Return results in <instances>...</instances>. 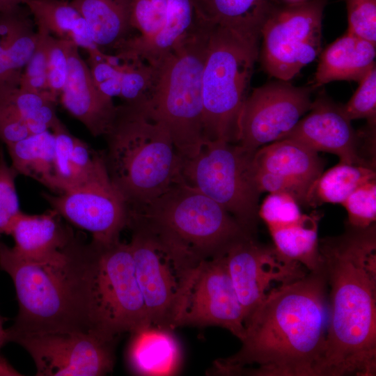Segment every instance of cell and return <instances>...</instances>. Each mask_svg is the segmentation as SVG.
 Wrapping results in <instances>:
<instances>
[{
  "mask_svg": "<svg viewBox=\"0 0 376 376\" xmlns=\"http://www.w3.org/2000/svg\"><path fill=\"white\" fill-rule=\"evenodd\" d=\"M322 267L271 288L244 322L242 347L217 360L212 373L253 376H320L328 324Z\"/></svg>",
  "mask_w": 376,
  "mask_h": 376,
  "instance_id": "obj_1",
  "label": "cell"
},
{
  "mask_svg": "<svg viewBox=\"0 0 376 376\" xmlns=\"http://www.w3.org/2000/svg\"><path fill=\"white\" fill-rule=\"evenodd\" d=\"M319 250L330 287L320 376L375 375V223L319 240Z\"/></svg>",
  "mask_w": 376,
  "mask_h": 376,
  "instance_id": "obj_2",
  "label": "cell"
},
{
  "mask_svg": "<svg viewBox=\"0 0 376 376\" xmlns=\"http://www.w3.org/2000/svg\"><path fill=\"white\" fill-rule=\"evenodd\" d=\"M97 248L74 236L61 259L36 263L0 242V268L11 278L19 304L13 335L98 330L95 298Z\"/></svg>",
  "mask_w": 376,
  "mask_h": 376,
  "instance_id": "obj_3",
  "label": "cell"
},
{
  "mask_svg": "<svg viewBox=\"0 0 376 376\" xmlns=\"http://www.w3.org/2000/svg\"><path fill=\"white\" fill-rule=\"evenodd\" d=\"M104 136L107 174L128 208L155 199L182 179V158L168 130L147 116L138 104L117 106Z\"/></svg>",
  "mask_w": 376,
  "mask_h": 376,
  "instance_id": "obj_4",
  "label": "cell"
},
{
  "mask_svg": "<svg viewBox=\"0 0 376 376\" xmlns=\"http://www.w3.org/2000/svg\"><path fill=\"white\" fill-rule=\"evenodd\" d=\"M211 24L196 17L194 26L157 65L149 98L137 103L168 130L178 155L190 158L204 143L203 71Z\"/></svg>",
  "mask_w": 376,
  "mask_h": 376,
  "instance_id": "obj_5",
  "label": "cell"
},
{
  "mask_svg": "<svg viewBox=\"0 0 376 376\" xmlns=\"http://www.w3.org/2000/svg\"><path fill=\"white\" fill-rule=\"evenodd\" d=\"M129 223L201 260L224 255L236 241L254 235L218 203L182 179L155 199L129 208Z\"/></svg>",
  "mask_w": 376,
  "mask_h": 376,
  "instance_id": "obj_6",
  "label": "cell"
},
{
  "mask_svg": "<svg viewBox=\"0 0 376 376\" xmlns=\"http://www.w3.org/2000/svg\"><path fill=\"white\" fill-rule=\"evenodd\" d=\"M260 39L211 24L203 71L205 141L237 143L240 115L249 94Z\"/></svg>",
  "mask_w": 376,
  "mask_h": 376,
  "instance_id": "obj_7",
  "label": "cell"
},
{
  "mask_svg": "<svg viewBox=\"0 0 376 376\" xmlns=\"http://www.w3.org/2000/svg\"><path fill=\"white\" fill-rule=\"evenodd\" d=\"M129 243L135 274L152 326L180 327L201 260L134 223Z\"/></svg>",
  "mask_w": 376,
  "mask_h": 376,
  "instance_id": "obj_8",
  "label": "cell"
},
{
  "mask_svg": "<svg viewBox=\"0 0 376 376\" xmlns=\"http://www.w3.org/2000/svg\"><path fill=\"white\" fill-rule=\"evenodd\" d=\"M253 153L237 143L205 141L196 155L181 157L180 174L183 181L218 203L255 234L260 194L252 177Z\"/></svg>",
  "mask_w": 376,
  "mask_h": 376,
  "instance_id": "obj_9",
  "label": "cell"
},
{
  "mask_svg": "<svg viewBox=\"0 0 376 376\" xmlns=\"http://www.w3.org/2000/svg\"><path fill=\"white\" fill-rule=\"evenodd\" d=\"M327 0H304L273 7L260 29L264 70L289 81L322 51V26Z\"/></svg>",
  "mask_w": 376,
  "mask_h": 376,
  "instance_id": "obj_10",
  "label": "cell"
},
{
  "mask_svg": "<svg viewBox=\"0 0 376 376\" xmlns=\"http://www.w3.org/2000/svg\"><path fill=\"white\" fill-rule=\"evenodd\" d=\"M97 248L95 298L100 334L116 340L150 326L129 243L92 240Z\"/></svg>",
  "mask_w": 376,
  "mask_h": 376,
  "instance_id": "obj_11",
  "label": "cell"
},
{
  "mask_svg": "<svg viewBox=\"0 0 376 376\" xmlns=\"http://www.w3.org/2000/svg\"><path fill=\"white\" fill-rule=\"evenodd\" d=\"M31 355L39 376H100L112 372L116 340L95 333L55 331L9 336Z\"/></svg>",
  "mask_w": 376,
  "mask_h": 376,
  "instance_id": "obj_12",
  "label": "cell"
},
{
  "mask_svg": "<svg viewBox=\"0 0 376 376\" xmlns=\"http://www.w3.org/2000/svg\"><path fill=\"white\" fill-rule=\"evenodd\" d=\"M313 89L282 80L254 88L242 109L237 144L254 152L285 139L309 111Z\"/></svg>",
  "mask_w": 376,
  "mask_h": 376,
  "instance_id": "obj_13",
  "label": "cell"
},
{
  "mask_svg": "<svg viewBox=\"0 0 376 376\" xmlns=\"http://www.w3.org/2000/svg\"><path fill=\"white\" fill-rule=\"evenodd\" d=\"M223 256L245 321L265 298L272 284L288 283L308 274L301 264L285 258L274 246L257 242L253 235L236 241Z\"/></svg>",
  "mask_w": 376,
  "mask_h": 376,
  "instance_id": "obj_14",
  "label": "cell"
},
{
  "mask_svg": "<svg viewBox=\"0 0 376 376\" xmlns=\"http://www.w3.org/2000/svg\"><path fill=\"white\" fill-rule=\"evenodd\" d=\"M245 315L224 256L203 260L191 289L180 327L218 326L242 340Z\"/></svg>",
  "mask_w": 376,
  "mask_h": 376,
  "instance_id": "obj_15",
  "label": "cell"
},
{
  "mask_svg": "<svg viewBox=\"0 0 376 376\" xmlns=\"http://www.w3.org/2000/svg\"><path fill=\"white\" fill-rule=\"evenodd\" d=\"M42 196L61 217L90 233L95 242L118 240L127 228L128 206L109 178L57 196Z\"/></svg>",
  "mask_w": 376,
  "mask_h": 376,
  "instance_id": "obj_16",
  "label": "cell"
},
{
  "mask_svg": "<svg viewBox=\"0 0 376 376\" xmlns=\"http://www.w3.org/2000/svg\"><path fill=\"white\" fill-rule=\"evenodd\" d=\"M285 138L297 141L317 152L336 155L339 162L375 166L361 156L359 135L343 113L341 104L323 94L312 102L309 111Z\"/></svg>",
  "mask_w": 376,
  "mask_h": 376,
  "instance_id": "obj_17",
  "label": "cell"
},
{
  "mask_svg": "<svg viewBox=\"0 0 376 376\" xmlns=\"http://www.w3.org/2000/svg\"><path fill=\"white\" fill-rule=\"evenodd\" d=\"M68 77L60 94L62 105L93 136H104L112 125L117 106L113 98L97 88L79 47L71 40L68 47Z\"/></svg>",
  "mask_w": 376,
  "mask_h": 376,
  "instance_id": "obj_18",
  "label": "cell"
},
{
  "mask_svg": "<svg viewBox=\"0 0 376 376\" xmlns=\"http://www.w3.org/2000/svg\"><path fill=\"white\" fill-rule=\"evenodd\" d=\"M27 7L0 13V104L19 88L26 65L38 42Z\"/></svg>",
  "mask_w": 376,
  "mask_h": 376,
  "instance_id": "obj_19",
  "label": "cell"
},
{
  "mask_svg": "<svg viewBox=\"0 0 376 376\" xmlns=\"http://www.w3.org/2000/svg\"><path fill=\"white\" fill-rule=\"evenodd\" d=\"M8 235L14 240L13 249L20 257L36 263H52L61 259L65 247L75 236L54 210L41 214L22 212L13 222Z\"/></svg>",
  "mask_w": 376,
  "mask_h": 376,
  "instance_id": "obj_20",
  "label": "cell"
},
{
  "mask_svg": "<svg viewBox=\"0 0 376 376\" xmlns=\"http://www.w3.org/2000/svg\"><path fill=\"white\" fill-rule=\"evenodd\" d=\"M56 140L58 194L99 182L109 175L103 152L72 134L60 120L51 130Z\"/></svg>",
  "mask_w": 376,
  "mask_h": 376,
  "instance_id": "obj_21",
  "label": "cell"
},
{
  "mask_svg": "<svg viewBox=\"0 0 376 376\" xmlns=\"http://www.w3.org/2000/svg\"><path fill=\"white\" fill-rule=\"evenodd\" d=\"M172 330L152 325L130 332L126 361L138 375H173L181 363L180 343Z\"/></svg>",
  "mask_w": 376,
  "mask_h": 376,
  "instance_id": "obj_22",
  "label": "cell"
},
{
  "mask_svg": "<svg viewBox=\"0 0 376 376\" xmlns=\"http://www.w3.org/2000/svg\"><path fill=\"white\" fill-rule=\"evenodd\" d=\"M376 45L347 31L321 51L313 88L334 81L359 82L375 65Z\"/></svg>",
  "mask_w": 376,
  "mask_h": 376,
  "instance_id": "obj_23",
  "label": "cell"
},
{
  "mask_svg": "<svg viewBox=\"0 0 376 376\" xmlns=\"http://www.w3.org/2000/svg\"><path fill=\"white\" fill-rule=\"evenodd\" d=\"M251 167L311 185L323 172L318 152L301 143L285 138L259 148L253 154Z\"/></svg>",
  "mask_w": 376,
  "mask_h": 376,
  "instance_id": "obj_24",
  "label": "cell"
},
{
  "mask_svg": "<svg viewBox=\"0 0 376 376\" xmlns=\"http://www.w3.org/2000/svg\"><path fill=\"white\" fill-rule=\"evenodd\" d=\"M84 18L94 43L116 50L130 37V0H71Z\"/></svg>",
  "mask_w": 376,
  "mask_h": 376,
  "instance_id": "obj_25",
  "label": "cell"
},
{
  "mask_svg": "<svg viewBox=\"0 0 376 376\" xmlns=\"http://www.w3.org/2000/svg\"><path fill=\"white\" fill-rule=\"evenodd\" d=\"M196 17L260 37V29L275 6L270 0H191Z\"/></svg>",
  "mask_w": 376,
  "mask_h": 376,
  "instance_id": "obj_26",
  "label": "cell"
},
{
  "mask_svg": "<svg viewBox=\"0 0 376 376\" xmlns=\"http://www.w3.org/2000/svg\"><path fill=\"white\" fill-rule=\"evenodd\" d=\"M11 166L52 191L56 188V140L52 132L33 134L6 146Z\"/></svg>",
  "mask_w": 376,
  "mask_h": 376,
  "instance_id": "obj_27",
  "label": "cell"
},
{
  "mask_svg": "<svg viewBox=\"0 0 376 376\" xmlns=\"http://www.w3.org/2000/svg\"><path fill=\"white\" fill-rule=\"evenodd\" d=\"M320 217L317 212L303 214L296 223L269 230L276 250L285 258L301 264L309 272L323 267L318 233Z\"/></svg>",
  "mask_w": 376,
  "mask_h": 376,
  "instance_id": "obj_28",
  "label": "cell"
},
{
  "mask_svg": "<svg viewBox=\"0 0 376 376\" xmlns=\"http://www.w3.org/2000/svg\"><path fill=\"white\" fill-rule=\"evenodd\" d=\"M374 179H376V173L373 168L339 162L322 172L311 185L306 205L342 204L358 187Z\"/></svg>",
  "mask_w": 376,
  "mask_h": 376,
  "instance_id": "obj_29",
  "label": "cell"
},
{
  "mask_svg": "<svg viewBox=\"0 0 376 376\" xmlns=\"http://www.w3.org/2000/svg\"><path fill=\"white\" fill-rule=\"evenodd\" d=\"M29 9L38 31L71 40L73 33L86 22L68 0H29Z\"/></svg>",
  "mask_w": 376,
  "mask_h": 376,
  "instance_id": "obj_30",
  "label": "cell"
},
{
  "mask_svg": "<svg viewBox=\"0 0 376 376\" xmlns=\"http://www.w3.org/2000/svg\"><path fill=\"white\" fill-rule=\"evenodd\" d=\"M56 99L49 92L19 88L8 100L17 109L33 134L52 130L60 121L56 112Z\"/></svg>",
  "mask_w": 376,
  "mask_h": 376,
  "instance_id": "obj_31",
  "label": "cell"
},
{
  "mask_svg": "<svg viewBox=\"0 0 376 376\" xmlns=\"http://www.w3.org/2000/svg\"><path fill=\"white\" fill-rule=\"evenodd\" d=\"M117 55L122 61L119 97L122 98L124 102L143 103L146 102L155 87L157 77V67L137 57H125Z\"/></svg>",
  "mask_w": 376,
  "mask_h": 376,
  "instance_id": "obj_32",
  "label": "cell"
},
{
  "mask_svg": "<svg viewBox=\"0 0 376 376\" xmlns=\"http://www.w3.org/2000/svg\"><path fill=\"white\" fill-rule=\"evenodd\" d=\"M179 0H130V24L139 33L136 40L152 38L160 32L173 13Z\"/></svg>",
  "mask_w": 376,
  "mask_h": 376,
  "instance_id": "obj_33",
  "label": "cell"
},
{
  "mask_svg": "<svg viewBox=\"0 0 376 376\" xmlns=\"http://www.w3.org/2000/svg\"><path fill=\"white\" fill-rule=\"evenodd\" d=\"M88 52V65L92 79L97 88L113 98L120 93L121 58L116 54L109 55L98 47Z\"/></svg>",
  "mask_w": 376,
  "mask_h": 376,
  "instance_id": "obj_34",
  "label": "cell"
},
{
  "mask_svg": "<svg viewBox=\"0 0 376 376\" xmlns=\"http://www.w3.org/2000/svg\"><path fill=\"white\" fill-rule=\"evenodd\" d=\"M347 210L351 227L365 228L376 220V179L354 189L341 204Z\"/></svg>",
  "mask_w": 376,
  "mask_h": 376,
  "instance_id": "obj_35",
  "label": "cell"
},
{
  "mask_svg": "<svg viewBox=\"0 0 376 376\" xmlns=\"http://www.w3.org/2000/svg\"><path fill=\"white\" fill-rule=\"evenodd\" d=\"M299 203L285 193H271L258 208V217L268 230L286 226L298 221L302 217Z\"/></svg>",
  "mask_w": 376,
  "mask_h": 376,
  "instance_id": "obj_36",
  "label": "cell"
},
{
  "mask_svg": "<svg viewBox=\"0 0 376 376\" xmlns=\"http://www.w3.org/2000/svg\"><path fill=\"white\" fill-rule=\"evenodd\" d=\"M18 175L8 164L3 150L0 147V236L8 235L11 226L22 212L15 186Z\"/></svg>",
  "mask_w": 376,
  "mask_h": 376,
  "instance_id": "obj_37",
  "label": "cell"
},
{
  "mask_svg": "<svg viewBox=\"0 0 376 376\" xmlns=\"http://www.w3.org/2000/svg\"><path fill=\"white\" fill-rule=\"evenodd\" d=\"M359 83V87L350 100L341 104L342 111L351 121L366 118L369 126L375 127L376 66L374 65Z\"/></svg>",
  "mask_w": 376,
  "mask_h": 376,
  "instance_id": "obj_38",
  "label": "cell"
},
{
  "mask_svg": "<svg viewBox=\"0 0 376 376\" xmlns=\"http://www.w3.org/2000/svg\"><path fill=\"white\" fill-rule=\"evenodd\" d=\"M68 40L47 36V84L49 91L57 98L66 82L68 73Z\"/></svg>",
  "mask_w": 376,
  "mask_h": 376,
  "instance_id": "obj_39",
  "label": "cell"
},
{
  "mask_svg": "<svg viewBox=\"0 0 376 376\" xmlns=\"http://www.w3.org/2000/svg\"><path fill=\"white\" fill-rule=\"evenodd\" d=\"M347 12V31L376 45V0H344Z\"/></svg>",
  "mask_w": 376,
  "mask_h": 376,
  "instance_id": "obj_40",
  "label": "cell"
},
{
  "mask_svg": "<svg viewBox=\"0 0 376 376\" xmlns=\"http://www.w3.org/2000/svg\"><path fill=\"white\" fill-rule=\"evenodd\" d=\"M253 180L260 194L285 193L294 197L299 205H306L311 185L299 180L251 167Z\"/></svg>",
  "mask_w": 376,
  "mask_h": 376,
  "instance_id": "obj_41",
  "label": "cell"
},
{
  "mask_svg": "<svg viewBox=\"0 0 376 376\" xmlns=\"http://www.w3.org/2000/svg\"><path fill=\"white\" fill-rule=\"evenodd\" d=\"M37 32L39 36L38 42L24 68L19 88L40 92H49L47 77V36L49 33L40 31H37Z\"/></svg>",
  "mask_w": 376,
  "mask_h": 376,
  "instance_id": "obj_42",
  "label": "cell"
},
{
  "mask_svg": "<svg viewBox=\"0 0 376 376\" xmlns=\"http://www.w3.org/2000/svg\"><path fill=\"white\" fill-rule=\"evenodd\" d=\"M31 134L15 106L10 100L0 104V141L8 146Z\"/></svg>",
  "mask_w": 376,
  "mask_h": 376,
  "instance_id": "obj_43",
  "label": "cell"
},
{
  "mask_svg": "<svg viewBox=\"0 0 376 376\" xmlns=\"http://www.w3.org/2000/svg\"><path fill=\"white\" fill-rule=\"evenodd\" d=\"M7 342L6 340V329L3 327V323L0 317V349L2 345ZM17 373L11 366H9L0 356V375H18Z\"/></svg>",
  "mask_w": 376,
  "mask_h": 376,
  "instance_id": "obj_44",
  "label": "cell"
},
{
  "mask_svg": "<svg viewBox=\"0 0 376 376\" xmlns=\"http://www.w3.org/2000/svg\"><path fill=\"white\" fill-rule=\"evenodd\" d=\"M29 0H0V13L11 10L24 4Z\"/></svg>",
  "mask_w": 376,
  "mask_h": 376,
  "instance_id": "obj_45",
  "label": "cell"
},
{
  "mask_svg": "<svg viewBox=\"0 0 376 376\" xmlns=\"http://www.w3.org/2000/svg\"><path fill=\"white\" fill-rule=\"evenodd\" d=\"M288 1H291V3H295V2L301 1H304V0H288Z\"/></svg>",
  "mask_w": 376,
  "mask_h": 376,
  "instance_id": "obj_46",
  "label": "cell"
}]
</instances>
